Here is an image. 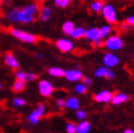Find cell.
<instances>
[{"instance_id":"6da1fadb","label":"cell","mask_w":134,"mask_h":133,"mask_svg":"<svg viewBox=\"0 0 134 133\" xmlns=\"http://www.w3.org/2000/svg\"><path fill=\"white\" fill-rule=\"evenodd\" d=\"M39 12L38 4L36 2H30L18 8H12L7 12V18L11 22L27 24L35 20Z\"/></svg>"},{"instance_id":"7a4b0ae2","label":"cell","mask_w":134,"mask_h":133,"mask_svg":"<svg viewBox=\"0 0 134 133\" xmlns=\"http://www.w3.org/2000/svg\"><path fill=\"white\" fill-rule=\"evenodd\" d=\"M10 34H11V36H13L14 38L19 39V41H21L23 43L34 44L37 41V37L34 34L29 33V32H25V31H22L20 29H11Z\"/></svg>"},{"instance_id":"3957f363","label":"cell","mask_w":134,"mask_h":133,"mask_svg":"<svg viewBox=\"0 0 134 133\" xmlns=\"http://www.w3.org/2000/svg\"><path fill=\"white\" fill-rule=\"evenodd\" d=\"M104 46L109 51H118V50L123 48L124 43L122 41V38L119 35H111L108 38L105 39Z\"/></svg>"},{"instance_id":"277c9868","label":"cell","mask_w":134,"mask_h":133,"mask_svg":"<svg viewBox=\"0 0 134 133\" xmlns=\"http://www.w3.org/2000/svg\"><path fill=\"white\" fill-rule=\"evenodd\" d=\"M102 13H103L104 19L106 20L108 24H113V23L117 22V20H118V13H117L116 8L112 4H110V3L104 4Z\"/></svg>"},{"instance_id":"5b68a950","label":"cell","mask_w":134,"mask_h":133,"mask_svg":"<svg viewBox=\"0 0 134 133\" xmlns=\"http://www.w3.org/2000/svg\"><path fill=\"white\" fill-rule=\"evenodd\" d=\"M45 111H46V107H45V105L44 104H41V105H38L37 107L33 110L31 114L29 115L27 117V121L32 124H37L39 122V120L42 119V117L45 115Z\"/></svg>"},{"instance_id":"8992f818","label":"cell","mask_w":134,"mask_h":133,"mask_svg":"<svg viewBox=\"0 0 134 133\" xmlns=\"http://www.w3.org/2000/svg\"><path fill=\"white\" fill-rule=\"evenodd\" d=\"M38 91L42 96L49 97L53 93V85L47 80H41L38 83Z\"/></svg>"},{"instance_id":"52a82bcc","label":"cell","mask_w":134,"mask_h":133,"mask_svg":"<svg viewBox=\"0 0 134 133\" xmlns=\"http://www.w3.org/2000/svg\"><path fill=\"white\" fill-rule=\"evenodd\" d=\"M56 47L61 52H70L74 49V43L69 38H60L56 42Z\"/></svg>"},{"instance_id":"ba28073f","label":"cell","mask_w":134,"mask_h":133,"mask_svg":"<svg viewBox=\"0 0 134 133\" xmlns=\"http://www.w3.org/2000/svg\"><path fill=\"white\" fill-rule=\"evenodd\" d=\"M95 76L96 77H99V79H102V77H105L107 80H113L116 77V74H115V72H113L110 68H107V66L103 65V66H98V68L95 70Z\"/></svg>"},{"instance_id":"9c48e42d","label":"cell","mask_w":134,"mask_h":133,"mask_svg":"<svg viewBox=\"0 0 134 133\" xmlns=\"http://www.w3.org/2000/svg\"><path fill=\"white\" fill-rule=\"evenodd\" d=\"M63 76L69 82H79L83 79V73L80 69H69L64 71Z\"/></svg>"},{"instance_id":"30bf717a","label":"cell","mask_w":134,"mask_h":133,"mask_svg":"<svg viewBox=\"0 0 134 133\" xmlns=\"http://www.w3.org/2000/svg\"><path fill=\"white\" fill-rule=\"evenodd\" d=\"M120 62V59L117 55L112 54V52H108V54H105L103 57V63L107 68H115L117 66Z\"/></svg>"},{"instance_id":"8fae6325","label":"cell","mask_w":134,"mask_h":133,"mask_svg":"<svg viewBox=\"0 0 134 133\" xmlns=\"http://www.w3.org/2000/svg\"><path fill=\"white\" fill-rule=\"evenodd\" d=\"M112 93L108 90H103L98 93H96L94 95V99L97 102V103H102V104H107V103H110L111 102V98H112Z\"/></svg>"},{"instance_id":"7c38bea8","label":"cell","mask_w":134,"mask_h":133,"mask_svg":"<svg viewBox=\"0 0 134 133\" xmlns=\"http://www.w3.org/2000/svg\"><path fill=\"white\" fill-rule=\"evenodd\" d=\"M84 37L87 39V41L93 42H96L98 39H103L102 36H100V32L98 27H91L88 30H85V34Z\"/></svg>"},{"instance_id":"4fadbf2b","label":"cell","mask_w":134,"mask_h":133,"mask_svg":"<svg viewBox=\"0 0 134 133\" xmlns=\"http://www.w3.org/2000/svg\"><path fill=\"white\" fill-rule=\"evenodd\" d=\"M3 60H4V63L8 65V66H10L11 69H18L19 66H20L19 60L15 58L14 55L11 54V52H8V54H5Z\"/></svg>"},{"instance_id":"5bb4252c","label":"cell","mask_w":134,"mask_h":133,"mask_svg":"<svg viewBox=\"0 0 134 133\" xmlns=\"http://www.w3.org/2000/svg\"><path fill=\"white\" fill-rule=\"evenodd\" d=\"M129 98H130V96L128 94H125V93H117V94L112 95L111 103H112V105L118 106V105H121L125 102H128Z\"/></svg>"},{"instance_id":"9a60e30c","label":"cell","mask_w":134,"mask_h":133,"mask_svg":"<svg viewBox=\"0 0 134 133\" xmlns=\"http://www.w3.org/2000/svg\"><path fill=\"white\" fill-rule=\"evenodd\" d=\"M39 14V20L42 22H46L51 18V14H52V9L50 8L49 5H44L43 8L39 10L38 12Z\"/></svg>"},{"instance_id":"2e32d148","label":"cell","mask_w":134,"mask_h":133,"mask_svg":"<svg viewBox=\"0 0 134 133\" xmlns=\"http://www.w3.org/2000/svg\"><path fill=\"white\" fill-rule=\"evenodd\" d=\"M92 129V124L90 121L81 120L76 124V133H90Z\"/></svg>"},{"instance_id":"e0dca14e","label":"cell","mask_w":134,"mask_h":133,"mask_svg":"<svg viewBox=\"0 0 134 133\" xmlns=\"http://www.w3.org/2000/svg\"><path fill=\"white\" fill-rule=\"evenodd\" d=\"M64 107L69 108V109H72V110H77V109H80V101L76 97L71 96L68 99H65Z\"/></svg>"},{"instance_id":"ac0fdd59","label":"cell","mask_w":134,"mask_h":133,"mask_svg":"<svg viewBox=\"0 0 134 133\" xmlns=\"http://www.w3.org/2000/svg\"><path fill=\"white\" fill-rule=\"evenodd\" d=\"M84 34H85V29L84 27H82V26H75L69 36L73 39H80V38L84 37Z\"/></svg>"},{"instance_id":"d6986e66","label":"cell","mask_w":134,"mask_h":133,"mask_svg":"<svg viewBox=\"0 0 134 133\" xmlns=\"http://www.w3.org/2000/svg\"><path fill=\"white\" fill-rule=\"evenodd\" d=\"M99 32H100V36H102V38L106 39L109 36H111L113 29H112L111 24H106V25H103L102 27H99Z\"/></svg>"},{"instance_id":"ffe728a7","label":"cell","mask_w":134,"mask_h":133,"mask_svg":"<svg viewBox=\"0 0 134 133\" xmlns=\"http://www.w3.org/2000/svg\"><path fill=\"white\" fill-rule=\"evenodd\" d=\"M48 73L52 77H62L64 75V70L60 66H51L48 70Z\"/></svg>"},{"instance_id":"44dd1931","label":"cell","mask_w":134,"mask_h":133,"mask_svg":"<svg viewBox=\"0 0 134 133\" xmlns=\"http://www.w3.org/2000/svg\"><path fill=\"white\" fill-rule=\"evenodd\" d=\"M74 27H75V25H74V23H73L72 21H65V22L62 24L61 30H62V32H63V34L70 35L71 32L73 31V29H74Z\"/></svg>"},{"instance_id":"7402d4cb","label":"cell","mask_w":134,"mask_h":133,"mask_svg":"<svg viewBox=\"0 0 134 133\" xmlns=\"http://www.w3.org/2000/svg\"><path fill=\"white\" fill-rule=\"evenodd\" d=\"M25 84H26V82L22 81V80H16V81L13 83V85H12V90H13V92L20 93V92L24 91V88H25Z\"/></svg>"},{"instance_id":"603a6c76","label":"cell","mask_w":134,"mask_h":133,"mask_svg":"<svg viewBox=\"0 0 134 133\" xmlns=\"http://www.w3.org/2000/svg\"><path fill=\"white\" fill-rule=\"evenodd\" d=\"M103 2L102 1H99V0H95V1H93L91 3V10L93 12H95V13H99V12H102L103 10Z\"/></svg>"},{"instance_id":"cb8c5ba5","label":"cell","mask_w":134,"mask_h":133,"mask_svg":"<svg viewBox=\"0 0 134 133\" xmlns=\"http://www.w3.org/2000/svg\"><path fill=\"white\" fill-rule=\"evenodd\" d=\"M86 91H87V86H86L85 84H83V83H77L75 85V87H74V92L79 95L85 94Z\"/></svg>"},{"instance_id":"d4e9b609","label":"cell","mask_w":134,"mask_h":133,"mask_svg":"<svg viewBox=\"0 0 134 133\" xmlns=\"http://www.w3.org/2000/svg\"><path fill=\"white\" fill-rule=\"evenodd\" d=\"M72 0H53V3H55V5L57 7V8H66V7H69L70 3H71Z\"/></svg>"},{"instance_id":"484cf974","label":"cell","mask_w":134,"mask_h":133,"mask_svg":"<svg viewBox=\"0 0 134 133\" xmlns=\"http://www.w3.org/2000/svg\"><path fill=\"white\" fill-rule=\"evenodd\" d=\"M12 105L14 107H23V106L26 105V101L22 97H15L12 99Z\"/></svg>"},{"instance_id":"4316f807","label":"cell","mask_w":134,"mask_h":133,"mask_svg":"<svg viewBox=\"0 0 134 133\" xmlns=\"http://www.w3.org/2000/svg\"><path fill=\"white\" fill-rule=\"evenodd\" d=\"M76 112H75V118L77 119L79 121H81V120H85V118H86V111L85 110H83V109H77V110H75Z\"/></svg>"},{"instance_id":"83f0119b","label":"cell","mask_w":134,"mask_h":133,"mask_svg":"<svg viewBox=\"0 0 134 133\" xmlns=\"http://www.w3.org/2000/svg\"><path fill=\"white\" fill-rule=\"evenodd\" d=\"M65 132L66 133H76V124L69 122L65 125Z\"/></svg>"},{"instance_id":"f1b7e54d","label":"cell","mask_w":134,"mask_h":133,"mask_svg":"<svg viewBox=\"0 0 134 133\" xmlns=\"http://www.w3.org/2000/svg\"><path fill=\"white\" fill-rule=\"evenodd\" d=\"M15 77H16V80H22V81L26 82V72H24V71H16Z\"/></svg>"},{"instance_id":"f546056e","label":"cell","mask_w":134,"mask_h":133,"mask_svg":"<svg viewBox=\"0 0 134 133\" xmlns=\"http://www.w3.org/2000/svg\"><path fill=\"white\" fill-rule=\"evenodd\" d=\"M36 79H37V74H35V73H33V72L26 73V82L34 81V80H36Z\"/></svg>"},{"instance_id":"4dcf8cb0","label":"cell","mask_w":134,"mask_h":133,"mask_svg":"<svg viewBox=\"0 0 134 133\" xmlns=\"http://www.w3.org/2000/svg\"><path fill=\"white\" fill-rule=\"evenodd\" d=\"M64 104H65V101L63 98H58L56 101V105L58 108H63L64 107Z\"/></svg>"},{"instance_id":"1f68e13d","label":"cell","mask_w":134,"mask_h":133,"mask_svg":"<svg viewBox=\"0 0 134 133\" xmlns=\"http://www.w3.org/2000/svg\"><path fill=\"white\" fill-rule=\"evenodd\" d=\"M82 83L85 84L86 86H90V85L92 84V80H91L90 77H87V76H83V79H82Z\"/></svg>"},{"instance_id":"d6a6232c","label":"cell","mask_w":134,"mask_h":133,"mask_svg":"<svg viewBox=\"0 0 134 133\" xmlns=\"http://www.w3.org/2000/svg\"><path fill=\"white\" fill-rule=\"evenodd\" d=\"M125 22L128 24H130L131 26H134V15L128 16V18H126V20H125Z\"/></svg>"},{"instance_id":"836d02e7","label":"cell","mask_w":134,"mask_h":133,"mask_svg":"<svg viewBox=\"0 0 134 133\" xmlns=\"http://www.w3.org/2000/svg\"><path fill=\"white\" fill-rule=\"evenodd\" d=\"M93 45L95 46V47H102V46L104 45V42L102 41V39H98V41H96V42H93Z\"/></svg>"},{"instance_id":"e575fe53","label":"cell","mask_w":134,"mask_h":133,"mask_svg":"<svg viewBox=\"0 0 134 133\" xmlns=\"http://www.w3.org/2000/svg\"><path fill=\"white\" fill-rule=\"evenodd\" d=\"M130 27H132V26H131L130 24H128L126 22H125V23H122V24H121V30H122V31H128V30H129Z\"/></svg>"},{"instance_id":"d590c367","label":"cell","mask_w":134,"mask_h":133,"mask_svg":"<svg viewBox=\"0 0 134 133\" xmlns=\"http://www.w3.org/2000/svg\"><path fill=\"white\" fill-rule=\"evenodd\" d=\"M36 58L37 59H43L44 58V54L43 52H38V54H36Z\"/></svg>"},{"instance_id":"8d00e7d4","label":"cell","mask_w":134,"mask_h":133,"mask_svg":"<svg viewBox=\"0 0 134 133\" xmlns=\"http://www.w3.org/2000/svg\"><path fill=\"white\" fill-rule=\"evenodd\" d=\"M123 133H134V130H132V129H125Z\"/></svg>"},{"instance_id":"74e56055","label":"cell","mask_w":134,"mask_h":133,"mask_svg":"<svg viewBox=\"0 0 134 133\" xmlns=\"http://www.w3.org/2000/svg\"><path fill=\"white\" fill-rule=\"evenodd\" d=\"M2 1H3V0H0V3H2Z\"/></svg>"},{"instance_id":"f35d334b","label":"cell","mask_w":134,"mask_h":133,"mask_svg":"<svg viewBox=\"0 0 134 133\" xmlns=\"http://www.w3.org/2000/svg\"><path fill=\"white\" fill-rule=\"evenodd\" d=\"M1 87H2V85H1V84H0V88H1Z\"/></svg>"},{"instance_id":"ab89813d","label":"cell","mask_w":134,"mask_h":133,"mask_svg":"<svg viewBox=\"0 0 134 133\" xmlns=\"http://www.w3.org/2000/svg\"><path fill=\"white\" fill-rule=\"evenodd\" d=\"M133 58H134V56H133Z\"/></svg>"}]
</instances>
